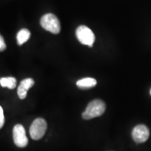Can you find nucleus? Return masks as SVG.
<instances>
[{
  "label": "nucleus",
  "instance_id": "obj_1",
  "mask_svg": "<svg viewBox=\"0 0 151 151\" xmlns=\"http://www.w3.org/2000/svg\"><path fill=\"white\" fill-rule=\"evenodd\" d=\"M106 110V104L102 100L94 99L89 103L86 110L83 113V118L90 120L96 117L101 116Z\"/></svg>",
  "mask_w": 151,
  "mask_h": 151
},
{
  "label": "nucleus",
  "instance_id": "obj_2",
  "mask_svg": "<svg viewBox=\"0 0 151 151\" xmlns=\"http://www.w3.org/2000/svg\"><path fill=\"white\" fill-rule=\"evenodd\" d=\"M40 24L43 29L55 35L61 30L59 19L52 14H47L41 17Z\"/></svg>",
  "mask_w": 151,
  "mask_h": 151
},
{
  "label": "nucleus",
  "instance_id": "obj_3",
  "mask_svg": "<svg viewBox=\"0 0 151 151\" xmlns=\"http://www.w3.org/2000/svg\"><path fill=\"white\" fill-rule=\"evenodd\" d=\"M76 35L80 43L89 47H92L95 41V36L93 32L89 27L85 25H81L77 28Z\"/></svg>",
  "mask_w": 151,
  "mask_h": 151
},
{
  "label": "nucleus",
  "instance_id": "obj_4",
  "mask_svg": "<svg viewBox=\"0 0 151 151\" xmlns=\"http://www.w3.org/2000/svg\"><path fill=\"white\" fill-rule=\"evenodd\" d=\"M47 129V123L43 118H37L30 126L29 134L34 140H39L44 136Z\"/></svg>",
  "mask_w": 151,
  "mask_h": 151
},
{
  "label": "nucleus",
  "instance_id": "obj_5",
  "mask_svg": "<svg viewBox=\"0 0 151 151\" xmlns=\"http://www.w3.org/2000/svg\"><path fill=\"white\" fill-rule=\"evenodd\" d=\"M13 138L15 144L20 148H24L27 146L28 143V139L26 136L25 130L23 126L18 124L14 126L13 129Z\"/></svg>",
  "mask_w": 151,
  "mask_h": 151
},
{
  "label": "nucleus",
  "instance_id": "obj_6",
  "mask_svg": "<svg viewBox=\"0 0 151 151\" xmlns=\"http://www.w3.org/2000/svg\"><path fill=\"white\" fill-rule=\"evenodd\" d=\"M150 135L148 128L144 124H139L132 130V136L134 141L137 143L146 142Z\"/></svg>",
  "mask_w": 151,
  "mask_h": 151
},
{
  "label": "nucleus",
  "instance_id": "obj_7",
  "mask_svg": "<svg viewBox=\"0 0 151 151\" xmlns=\"http://www.w3.org/2000/svg\"><path fill=\"white\" fill-rule=\"evenodd\" d=\"M35 84V81L32 78H25L20 82L18 88V95L20 99H24L27 97L28 90L32 88Z\"/></svg>",
  "mask_w": 151,
  "mask_h": 151
},
{
  "label": "nucleus",
  "instance_id": "obj_8",
  "mask_svg": "<svg viewBox=\"0 0 151 151\" xmlns=\"http://www.w3.org/2000/svg\"><path fill=\"white\" fill-rule=\"evenodd\" d=\"M97 85V81L93 78H84L76 82V86L81 89H89Z\"/></svg>",
  "mask_w": 151,
  "mask_h": 151
},
{
  "label": "nucleus",
  "instance_id": "obj_9",
  "mask_svg": "<svg viewBox=\"0 0 151 151\" xmlns=\"http://www.w3.org/2000/svg\"><path fill=\"white\" fill-rule=\"evenodd\" d=\"M30 37V32L27 29H22L17 34V42L19 46H21L28 41Z\"/></svg>",
  "mask_w": 151,
  "mask_h": 151
},
{
  "label": "nucleus",
  "instance_id": "obj_10",
  "mask_svg": "<svg viewBox=\"0 0 151 151\" xmlns=\"http://www.w3.org/2000/svg\"><path fill=\"white\" fill-rule=\"evenodd\" d=\"M0 86L9 89H14L16 86V79L14 77H4L0 78Z\"/></svg>",
  "mask_w": 151,
  "mask_h": 151
},
{
  "label": "nucleus",
  "instance_id": "obj_11",
  "mask_svg": "<svg viewBox=\"0 0 151 151\" xmlns=\"http://www.w3.org/2000/svg\"><path fill=\"white\" fill-rule=\"evenodd\" d=\"M4 124V116L3 109L0 106V129L3 127Z\"/></svg>",
  "mask_w": 151,
  "mask_h": 151
},
{
  "label": "nucleus",
  "instance_id": "obj_12",
  "mask_svg": "<svg viewBox=\"0 0 151 151\" xmlns=\"http://www.w3.org/2000/svg\"><path fill=\"white\" fill-rule=\"evenodd\" d=\"M6 48V46L4 39L2 36L0 35V52L4 51Z\"/></svg>",
  "mask_w": 151,
  "mask_h": 151
},
{
  "label": "nucleus",
  "instance_id": "obj_13",
  "mask_svg": "<svg viewBox=\"0 0 151 151\" xmlns=\"http://www.w3.org/2000/svg\"><path fill=\"white\" fill-rule=\"evenodd\" d=\"M150 94H151V90H150Z\"/></svg>",
  "mask_w": 151,
  "mask_h": 151
}]
</instances>
